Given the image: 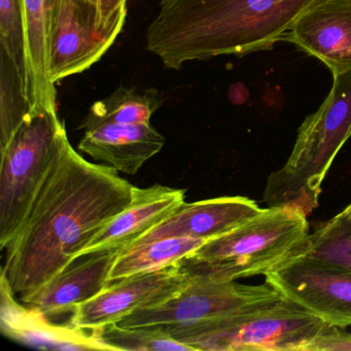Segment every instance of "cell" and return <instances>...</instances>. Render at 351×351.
<instances>
[{
    "mask_svg": "<svg viewBox=\"0 0 351 351\" xmlns=\"http://www.w3.org/2000/svg\"><path fill=\"white\" fill-rule=\"evenodd\" d=\"M67 143L9 242L1 280L20 298L42 287L133 200L132 184Z\"/></svg>",
    "mask_w": 351,
    "mask_h": 351,
    "instance_id": "cell-1",
    "label": "cell"
},
{
    "mask_svg": "<svg viewBox=\"0 0 351 351\" xmlns=\"http://www.w3.org/2000/svg\"><path fill=\"white\" fill-rule=\"evenodd\" d=\"M317 0H161L147 48L164 67L273 47Z\"/></svg>",
    "mask_w": 351,
    "mask_h": 351,
    "instance_id": "cell-2",
    "label": "cell"
},
{
    "mask_svg": "<svg viewBox=\"0 0 351 351\" xmlns=\"http://www.w3.org/2000/svg\"><path fill=\"white\" fill-rule=\"evenodd\" d=\"M322 106L304 120L289 159L268 176L263 200L309 217L317 208L322 184L337 154L351 137V71L332 75Z\"/></svg>",
    "mask_w": 351,
    "mask_h": 351,
    "instance_id": "cell-3",
    "label": "cell"
},
{
    "mask_svg": "<svg viewBox=\"0 0 351 351\" xmlns=\"http://www.w3.org/2000/svg\"><path fill=\"white\" fill-rule=\"evenodd\" d=\"M307 217L287 207H268L180 261L190 277L230 282L265 275L291 258L309 235Z\"/></svg>",
    "mask_w": 351,
    "mask_h": 351,
    "instance_id": "cell-4",
    "label": "cell"
},
{
    "mask_svg": "<svg viewBox=\"0 0 351 351\" xmlns=\"http://www.w3.org/2000/svg\"><path fill=\"white\" fill-rule=\"evenodd\" d=\"M330 326L280 295L223 317L159 328L194 350L306 351Z\"/></svg>",
    "mask_w": 351,
    "mask_h": 351,
    "instance_id": "cell-5",
    "label": "cell"
},
{
    "mask_svg": "<svg viewBox=\"0 0 351 351\" xmlns=\"http://www.w3.org/2000/svg\"><path fill=\"white\" fill-rule=\"evenodd\" d=\"M66 128L57 110L30 112L11 141L0 149V246L19 231L65 145Z\"/></svg>",
    "mask_w": 351,
    "mask_h": 351,
    "instance_id": "cell-6",
    "label": "cell"
},
{
    "mask_svg": "<svg viewBox=\"0 0 351 351\" xmlns=\"http://www.w3.org/2000/svg\"><path fill=\"white\" fill-rule=\"evenodd\" d=\"M279 297L280 293L267 282L245 285L191 277L188 285L167 301L137 310L118 324L126 328H164L196 324L238 313Z\"/></svg>",
    "mask_w": 351,
    "mask_h": 351,
    "instance_id": "cell-7",
    "label": "cell"
},
{
    "mask_svg": "<svg viewBox=\"0 0 351 351\" xmlns=\"http://www.w3.org/2000/svg\"><path fill=\"white\" fill-rule=\"evenodd\" d=\"M281 297L330 326H351V272L317 258L295 254L264 275Z\"/></svg>",
    "mask_w": 351,
    "mask_h": 351,
    "instance_id": "cell-8",
    "label": "cell"
},
{
    "mask_svg": "<svg viewBox=\"0 0 351 351\" xmlns=\"http://www.w3.org/2000/svg\"><path fill=\"white\" fill-rule=\"evenodd\" d=\"M190 281L180 262L112 281L99 295L77 306L69 322L86 330L118 324L137 310L167 301Z\"/></svg>",
    "mask_w": 351,
    "mask_h": 351,
    "instance_id": "cell-9",
    "label": "cell"
},
{
    "mask_svg": "<svg viewBox=\"0 0 351 351\" xmlns=\"http://www.w3.org/2000/svg\"><path fill=\"white\" fill-rule=\"evenodd\" d=\"M120 248L86 252L32 293L20 298L24 305L52 320L73 314L77 306L99 295L110 283V274Z\"/></svg>",
    "mask_w": 351,
    "mask_h": 351,
    "instance_id": "cell-10",
    "label": "cell"
},
{
    "mask_svg": "<svg viewBox=\"0 0 351 351\" xmlns=\"http://www.w3.org/2000/svg\"><path fill=\"white\" fill-rule=\"evenodd\" d=\"M119 34L102 32L87 0H62L53 38L50 77L54 85L88 71L104 57Z\"/></svg>",
    "mask_w": 351,
    "mask_h": 351,
    "instance_id": "cell-11",
    "label": "cell"
},
{
    "mask_svg": "<svg viewBox=\"0 0 351 351\" xmlns=\"http://www.w3.org/2000/svg\"><path fill=\"white\" fill-rule=\"evenodd\" d=\"M283 42L322 61L332 75L351 71V0H317Z\"/></svg>",
    "mask_w": 351,
    "mask_h": 351,
    "instance_id": "cell-12",
    "label": "cell"
},
{
    "mask_svg": "<svg viewBox=\"0 0 351 351\" xmlns=\"http://www.w3.org/2000/svg\"><path fill=\"white\" fill-rule=\"evenodd\" d=\"M62 0H23V89L30 112L57 110L56 87L51 81L53 38Z\"/></svg>",
    "mask_w": 351,
    "mask_h": 351,
    "instance_id": "cell-13",
    "label": "cell"
},
{
    "mask_svg": "<svg viewBox=\"0 0 351 351\" xmlns=\"http://www.w3.org/2000/svg\"><path fill=\"white\" fill-rule=\"evenodd\" d=\"M261 211L262 208L254 201L242 196L184 202L132 245L169 238H194L207 241L232 231Z\"/></svg>",
    "mask_w": 351,
    "mask_h": 351,
    "instance_id": "cell-14",
    "label": "cell"
},
{
    "mask_svg": "<svg viewBox=\"0 0 351 351\" xmlns=\"http://www.w3.org/2000/svg\"><path fill=\"white\" fill-rule=\"evenodd\" d=\"M1 330L10 338L40 349L58 350H110L94 330L71 322L55 324L29 307L17 303L15 295L1 280Z\"/></svg>",
    "mask_w": 351,
    "mask_h": 351,
    "instance_id": "cell-15",
    "label": "cell"
},
{
    "mask_svg": "<svg viewBox=\"0 0 351 351\" xmlns=\"http://www.w3.org/2000/svg\"><path fill=\"white\" fill-rule=\"evenodd\" d=\"M186 190L154 184L134 188L130 204L110 221L81 254L106 248L125 250L156 226L165 221L182 203ZM80 254V256H81Z\"/></svg>",
    "mask_w": 351,
    "mask_h": 351,
    "instance_id": "cell-16",
    "label": "cell"
},
{
    "mask_svg": "<svg viewBox=\"0 0 351 351\" xmlns=\"http://www.w3.org/2000/svg\"><path fill=\"white\" fill-rule=\"evenodd\" d=\"M165 143V137L151 123L102 124L85 130L79 149L117 171L134 176Z\"/></svg>",
    "mask_w": 351,
    "mask_h": 351,
    "instance_id": "cell-17",
    "label": "cell"
},
{
    "mask_svg": "<svg viewBox=\"0 0 351 351\" xmlns=\"http://www.w3.org/2000/svg\"><path fill=\"white\" fill-rule=\"evenodd\" d=\"M204 242L194 238H169L125 248L121 250L110 271V282L178 264L194 254Z\"/></svg>",
    "mask_w": 351,
    "mask_h": 351,
    "instance_id": "cell-18",
    "label": "cell"
},
{
    "mask_svg": "<svg viewBox=\"0 0 351 351\" xmlns=\"http://www.w3.org/2000/svg\"><path fill=\"white\" fill-rule=\"evenodd\" d=\"M162 104L163 98L157 90L141 92L120 87L91 106L80 128L87 130L102 124H147Z\"/></svg>",
    "mask_w": 351,
    "mask_h": 351,
    "instance_id": "cell-19",
    "label": "cell"
},
{
    "mask_svg": "<svg viewBox=\"0 0 351 351\" xmlns=\"http://www.w3.org/2000/svg\"><path fill=\"white\" fill-rule=\"evenodd\" d=\"M295 254L330 263L351 272V221L345 211L316 226Z\"/></svg>",
    "mask_w": 351,
    "mask_h": 351,
    "instance_id": "cell-20",
    "label": "cell"
},
{
    "mask_svg": "<svg viewBox=\"0 0 351 351\" xmlns=\"http://www.w3.org/2000/svg\"><path fill=\"white\" fill-rule=\"evenodd\" d=\"M29 112L21 75L0 51V149L11 141Z\"/></svg>",
    "mask_w": 351,
    "mask_h": 351,
    "instance_id": "cell-21",
    "label": "cell"
},
{
    "mask_svg": "<svg viewBox=\"0 0 351 351\" xmlns=\"http://www.w3.org/2000/svg\"><path fill=\"white\" fill-rule=\"evenodd\" d=\"M96 330L98 338L110 350L189 351L192 347L172 338L165 330L153 326L126 328L108 324Z\"/></svg>",
    "mask_w": 351,
    "mask_h": 351,
    "instance_id": "cell-22",
    "label": "cell"
},
{
    "mask_svg": "<svg viewBox=\"0 0 351 351\" xmlns=\"http://www.w3.org/2000/svg\"><path fill=\"white\" fill-rule=\"evenodd\" d=\"M0 45L1 52L14 63L23 82V0H0Z\"/></svg>",
    "mask_w": 351,
    "mask_h": 351,
    "instance_id": "cell-23",
    "label": "cell"
},
{
    "mask_svg": "<svg viewBox=\"0 0 351 351\" xmlns=\"http://www.w3.org/2000/svg\"><path fill=\"white\" fill-rule=\"evenodd\" d=\"M96 13V24L102 32L120 34L126 21L127 0H87Z\"/></svg>",
    "mask_w": 351,
    "mask_h": 351,
    "instance_id": "cell-24",
    "label": "cell"
},
{
    "mask_svg": "<svg viewBox=\"0 0 351 351\" xmlns=\"http://www.w3.org/2000/svg\"><path fill=\"white\" fill-rule=\"evenodd\" d=\"M306 351H351V334L345 332L343 328L330 326Z\"/></svg>",
    "mask_w": 351,
    "mask_h": 351,
    "instance_id": "cell-25",
    "label": "cell"
},
{
    "mask_svg": "<svg viewBox=\"0 0 351 351\" xmlns=\"http://www.w3.org/2000/svg\"><path fill=\"white\" fill-rule=\"evenodd\" d=\"M345 213H346L347 217H349V219L351 221V203L344 209Z\"/></svg>",
    "mask_w": 351,
    "mask_h": 351,
    "instance_id": "cell-26",
    "label": "cell"
}]
</instances>
